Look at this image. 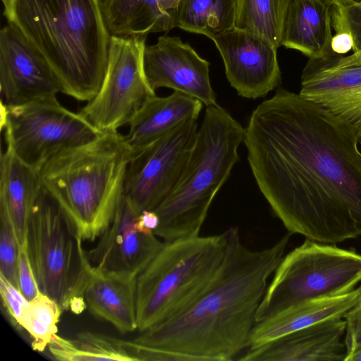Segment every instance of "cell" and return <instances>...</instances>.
I'll return each mask as SVG.
<instances>
[{"label": "cell", "mask_w": 361, "mask_h": 361, "mask_svg": "<svg viewBox=\"0 0 361 361\" xmlns=\"http://www.w3.org/2000/svg\"><path fill=\"white\" fill-rule=\"evenodd\" d=\"M257 185L288 232L326 244L361 235V152L353 128L278 89L245 128Z\"/></svg>", "instance_id": "cell-1"}, {"label": "cell", "mask_w": 361, "mask_h": 361, "mask_svg": "<svg viewBox=\"0 0 361 361\" xmlns=\"http://www.w3.org/2000/svg\"><path fill=\"white\" fill-rule=\"evenodd\" d=\"M227 247L216 274L183 312L133 341L182 361H229L249 347L268 280L285 256L288 232L270 247L252 250L237 227L226 231Z\"/></svg>", "instance_id": "cell-2"}, {"label": "cell", "mask_w": 361, "mask_h": 361, "mask_svg": "<svg viewBox=\"0 0 361 361\" xmlns=\"http://www.w3.org/2000/svg\"><path fill=\"white\" fill-rule=\"evenodd\" d=\"M15 26L47 60L63 94L89 102L107 67L111 36L101 0H1Z\"/></svg>", "instance_id": "cell-3"}, {"label": "cell", "mask_w": 361, "mask_h": 361, "mask_svg": "<svg viewBox=\"0 0 361 361\" xmlns=\"http://www.w3.org/2000/svg\"><path fill=\"white\" fill-rule=\"evenodd\" d=\"M131 148L118 131L61 151L40 169L42 186L58 201L82 240L107 229L123 196Z\"/></svg>", "instance_id": "cell-4"}, {"label": "cell", "mask_w": 361, "mask_h": 361, "mask_svg": "<svg viewBox=\"0 0 361 361\" xmlns=\"http://www.w3.org/2000/svg\"><path fill=\"white\" fill-rule=\"evenodd\" d=\"M245 128L224 108L207 106L183 171L153 211L154 233L165 242L199 235L209 207L239 159Z\"/></svg>", "instance_id": "cell-5"}, {"label": "cell", "mask_w": 361, "mask_h": 361, "mask_svg": "<svg viewBox=\"0 0 361 361\" xmlns=\"http://www.w3.org/2000/svg\"><path fill=\"white\" fill-rule=\"evenodd\" d=\"M226 247V231L165 242L136 278L137 330L145 331L188 307L216 274Z\"/></svg>", "instance_id": "cell-6"}, {"label": "cell", "mask_w": 361, "mask_h": 361, "mask_svg": "<svg viewBox=\"0 0 361 361\" xmlns=\"http://www.w3.org/2000/svg\"><path fill=\"white\" fill-rule=\"evenodd\" d=\"M82 240L56 198L42 185L32 208L26 248L39 291L69 310L82 296L87 259Z\"/></svg>", "instance_id": "cell-7"}, {"label": "cell", "mask_w": 361, "mask_h": 361, "mask_svg": "<svg viewBox=\"0 0 361 361\" xmlns=\"http://www.w3.org/2000/svg\"><path fill=\"white\" fill-rule=\"evenodd\" d=\"M360 281L361 255L307 238L276 269L256 322L303 301L348 293Z\"/></svg>", "instance_id": "cell-8"}, {"label": "cell", "mask_w": 361, "mask_h": 361, "mask_svg": "<svg viewBox=\"0 0 361 361\" xmlns=\"http://www.w3.org/2000/svg\"><path fill=\"white\" fill-rule=\"evenodd\" d=\"M6 107L4 129L7 147L39 171L56 154L89 142L102 133L80 113L62 106L56 97Z\"/></svg>", "instance_id": "cell-9"}, {"label": "cell", "mask_w": 361, "mask_h": 361, "mask_svg": "<svg viewBox=\"0 0 361 361\" xmlns=\"http://www.w3.org/2000/svg\"><path fill=\"white\" fill-rule=\"evenodd\" d=\"M145 35L111 36L105 75L97 94L80 114L102 133L118 131L156 95L144 68Z\"/></svg>", "instance_id": "cell-10"}, {"label": "cell", "mask_w": 361, "mask_h": 361, "mask_svg": "<svg viewBox=\"0 0 361 361\" xmlns=\"http://www.w3.org/2000/svg\"><path fill=\"white\" fill-rule=\"evenodd\" d=\"M197 119L132 151L123 197L139 214L154 210L176 185L193 147Z\"/></svg>", "instance_id": "cell-11"}, {"label": "cell", "mask_w": 361, "mask_h": 361, "mask_svg": "<svg viewBox=\"0 0 361 361\" xmlns=\"http://www.w3.org/2000/svg\"><path fill=\"white\" fill-rule=\"evenodd\" d=\"M1 102L14 106L56 97L63 90L43 55L13 25L0 32Z\"/></svg>", "instance_id": "cell-12"}, {"label": "cell", "mask_w": 361, "mask_h": 361, "mask_svg": "<svg viewBox=\"0 0 361 361\" xmlns=\"http://www.w3.org/2000/svg\"><path fill=\"white\" fill-rule=\"evenodd\" d=\"M140 214L123 196L112 222L96 246L86 253L92 266L135 278L147 267L164 243L143 226Z\"/></svg>", "instance_id": "cell-13"}, {"label": "cell", "mask_w": 361, "mask_h": 361, "mask_svg": "<svg viewBox=\"0 0 361 361\" xmlns=\"http://www.w3.org/2000/svg\"><path fill=\"white\" fill-rule=\"evenodd\" d=\"M212 39L223 59L228 81L238 95L264 97L279 86L281 73L277 49L268 41L235 27Z\"/></svg>", "instance_id": "cell-14"}, {"label": "cell", "mask_w": 361, "mask_h": 361, "mask_svg": "<svg viewBox=\"0 0 361 361\" xmlns=\"http://www.w3.org/2000/svg\"><path fill=\"white\" fill-rule=\"evenodd\" d=\"M144 68L154 91L167 87L194 97L207 107L217 105L209 78V63L179 37L164 35L156 44L146 46Z\"/></svg>", "instance_id": "cell-15"}, {"label": "cell", "mask_w": 361, "mask_h": 361, "mask_svg": "<svg viewBox=\"0 0 361 361\" xmlns=\"http://www.w3.org/2000/svg\"><path fill=\"white\" fill-rule=\"evenodd\" d=\"M299 94L349 124L361 145V66L334 68L309 59Z\"/></svg>", "instance_id": "cell-16"}, {"label": "cell", "mask_w": 361, "mask_h": 361, "mask_svg": "<svg viewBox=\"0 0 361 361\" xmlns=\"http://www.w3.org/2000/svg\"><path fill=\"white\" fill-rule=\"evenodd\" d=\"M336 317L249 348L243 361H345V321Z\"/></svg>", "instance_id": "cell-17"}, {"label": "cell", "mask_w": 361, "mask_h": 361, "mask_svg": "<svg viewBox=\"0 0 361 361\" xmlns=\"http://www.w3.org/2000/svg\"><path fill=\"white\" fill-rule=\"evenodd\" d=\"M83 283L82 296L93 315L121 334L137 329L136 278L104 272L89 262Z\"/></svg>", "instance_id": "cell-18"}, {"label": "cell", "mask_w": 361, "mask_h": 361, "mask_svg": "<svg viewBox=\"0 0 361 361\" xmlns=\"http://www.w3.org/2000/svg\"><path fill=\"white\" fill-rule=\"evenodd\" d=\"M360 299L361 288L358 287L343 295L309 300L290 306L255 324L249 348L261 346L328 319L343 317Z\"/></svg>", "instance_id": "cell-19"}, {"label": "cell", "mask_w": 361, "mask_h": 361, "mask_svg": "<svg viewBox=\"0 0 361 361\" xmlns=\"http://www.w3.org/2000/svg\"><path fill=\"white\" fill-rule=\"evenodd\" d=\"M203 104L174 91L167 97L149 98L128 123L125 135L131 150H135L171 131L188 120L197 119Z\"/></svg>", "instance_id": "cell-20"}, {"label": "cell", "mask_w": 361, "mask_h": 361, "mask_svg": "<svg viewBox=\"0 0 361 361\" xmlns=\"http://www.w3.org/2000/svg\"><path fill=\"white\" fill-rule=\"evenodd\" d=\"M331 10L327 0H293L285 20L282 45L310 59H324L333 54Z\"/></svg>", "instance_id": "cell-21"}, {"label": "cell", "mask_w": 361, "mask_h": 361, "mask_svg": "<svg viewBox=\"0 0 361 361\" xmlns=\"http://www.w3.org/2000/svg\"><path fill=\"white\" fill-rule=\"evenodd\" d=\"M41 188L39 171L6 147L0 159V212L9 217L20 246H26L30 212Z\"/></svg>", "instance_id": "cell-22"}, {"label": "cell", "mask_w": 361, "mask_h": 361, "mask_svg": "<svg viewBox=\"0 0 361 361\" xmlns=\"http://www.w3.org/2000/svg\"><path fill=\"white\" fill-rule=\"evenodd\" d=\"M180 0H101L111 35H145L177 27Z\"/></svg>", "instance_id": "cell-23"}, {"label": "cell", "mask_w": 361, "mask_h": 361, "mask_svg": "<svg viewBox=\"0 0 361 361\" xmlns=\"http://www.w3.org/2000/svg\"><path fill=\"white\" fill-rule=\"evenodd\" d=\"M126 341L85 331L73 339L63 338L56 334L47 348L53 357L61 361H136Z\"/></svg>", "instance_id": "cell-24"}, {"label": "cell", "mask_w": 361, "mask_h": 361, "mask_svg": "<svg viewBox=\"0 0 361 361\" xmlns=\"http://www.w3.org/2000/svg\"><path fill=\"white\" fill-rule=\"evenodd\" d=\"M238 0H180L177 27L211 39L235 26Z\"/></svg>", "instance_id": "cell-25"}, {"label": "cell", "mask_w": 361, "mask_h": 361, "mask_svg": "<svg viewBox=\"0 0 361 361\" xmlns=\"http://www.w3.org/2000/svg\"><path fill=\"white\" fill-rule=\"evenodd\" d=\"M293 0H238L234 27L282 45L283 27Z\"/></svg>", "instance_id": "cell-26"}, {"label": "cell", "mask_w": 361, "mask_h": 361, "mask_svg": "<svg viewBox=\"0 0 361 361\" xmlns=\"http://www.w3.org/2000/svg\"><path fill=\"white\" fill-rule=\"evenodd\" d=\"M62 312L54 300L42 293L30 302L20 328L29 334L35 350L44 351L57 334V324Z\"/></svg>", "instance_id": "cell-27"}, {"label": "cell", "mask_w": 361, "mask_h": 361, "mask_svg": "<svg viewBox=\"0 0 361 361\" xmlns=\"http://www.w3.org/2000/svg\"><path fill=\"white\" fill-rule=\"evenodd\" d=\"M0 275L20 290L18 281L20 245L8 215L0 212Z\"/></svg>", "instance_id": "cell-28"}, {"label": "cell", "mask_w": 361, "mask_h": 361, "mask_svg": "<svg viewBox=\"0 0 361 361\" xmlns=\"http://www.w3.org/2000/svg\"><path fill=\"white\" fill-rule=\"evenodd\" d=\"M332 28L336 33L345 32L353 39V51H361V1L331 6Z\"/></svg>", "instance_id": "cell-29"}, {"label": "cell", "mask_w": 361, "mask_h": 361, "mask_svg": "<svg viewBox=\"0 0 361 361\" xmlns=\"http://www.w3.org/2000/svg\"><path fill=\"white\" fill-rule=\"evenodd\" d=\"M0 293L3 306L11 317V322L20 327L30 302L18 289L12 286L1 275H0Z\"/></svg>", "instance_id": "cell-30"}, {"label": "cell", "mask_w": 361, "mask_h": 361, "mask_svg": "<svg viewBox=\"0 0 361 361\" xmlns=\"http://www.w3.org/2000/svg\"><path fill=\"white\" fill-rule=\"evenodd\" d=\"M18 281L19 289L27 301L31 302L41 293L30 264L26 246H20Z\"/></svg>", "instance_id": "cell-31"}, {"label": "cell", "mask_w": 361, "mask_h": 361, "mask_svg": "<svg viewBox=\"0 0 361 361\" xmlns=\"http://www.w3.org/2000/svg\"><path fill=\"white\" fill-rule=\"evenodd\" d=\"M343 317L345 321L344 341L348 357L361 348V303L346 312Z\"/></svg>", "instance_id": "cell-32"}, {"label": "cell", "mask_w": 361, "mask_h": 361, "mask_svg": "<svg viewBox=\"0 0 361 361\" xmlns=\"http://www.w3.org/2000/svg\"><path fill=\"white\" fill-rule=\"evenodd\" d=\"M319 60L324 63L334 68L361 66V51L353 52L352 54L346 56L333 53L328 57Z\"/></svg>", "instance_id": "cell-33"}, {"label": "cell", "mask_w": 361, "mask_h": 361, "mask_svg": "<svg viewBox=\"0 0 361 361\" xmlns=\"http://www.w3.org/2000/svg\"><path fill=\"white\" fill-rule=\"evenodd\" d=\"M353 39L345 32L336 33L331 42V49L337 55H343L353 49Z\"/></svg>", "instance_id": "cell-34"}, {"label": "cell", "mask_w": 361, "mask_h": 361, "mask_svg": "<svg viewBox=\"0 0 361 361\" xmlns=\"http://www.w3.org/2000/svg\"><path fill=\"white\" fill-rule=\"evenodd\" d=\"M140 217L143 226L153 232L159 226V219L154 211H144Z\"/></svg>", "instance_id": "cell-35"}, {"label": "cell", "mask_w": 361, "mask_h": 361, "mask_svg": "<svg viewBox=\"0 0 361 361\" xmlns=\"http://www.w3.org/2000/svg\"><path fill=\"white\" fill-rule=\"evenodd\" d=\"M331 6H345L352 4L357 2H360L361 0H327Z\"/></svg>", "instance_id": "cell-36"}, {"label": "cell", "mask_w": 361, "mask_h": 361, "mask_svg": "<svg viewBox=\"0 0 361 361\" xmlns=\"http://www.w3.org/2000/svg\"><path fill=\"white\" fill-rule=\"evenodd\" d=\"M345 361H361V348L349 355Z\"/></svg>", "instance_id": "cell-37"}, {"label": "cell", "mask_w": 361, "mask_h": 361, "mask_svg": "<svg viewBox=\"0 0 361 361\" xmlns=\"http://www.w3.org/2000/svg\"><path fill=\"white\" fill-rule=\"evenodd\" d=\"M360 288H361V286H360ZM359 303H361V299H360V302H359Z\"/></svg>", "instance_id": "cell-38"}]
</instances>
